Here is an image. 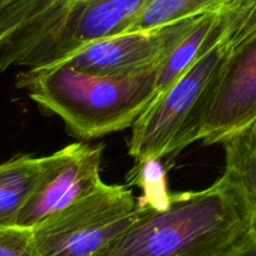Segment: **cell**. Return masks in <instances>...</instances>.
<instances>
[{"label": "cell", "instance_id": "cell-13", "mask_svg": "<svg viewBox=\"0 0 256 256\" xmlns=\"http://www.w3.org/2000/svg\"><path fill=\"white\" fill-rule=\"evenodd\" d=\"M0 256H40L32 230L22 228H0Z\"/></svg>", "mask_w": 256, "mask_h": 256}, {"label": "cell", "instance_id": "cell-14", "mask_svg": "<svg viewBox=\"0 0 256 256\" xmlns=\"http://www.w3.org/2000/svg\"><path fill=\"white\" fill-rule=\"evenodd\" d=\"M254 33H256V0L248 9V12L238 22H235L228 30V48H232L234 46L248 38Z\"/></svg>", "mask_w": 256, "mask_h": 256}, {"label": "cell", "instance_id": "cell-5", "mask_svg": "<svg viewBox=\"0 0 256 256\" xmlns=\"http://www.w3.org/2000/svg\"><path fill=\"white\" fill-rule=\"evenodd\" d=\"M201 16L102 39L60 63L90 74L104 77L144 74L164 63Z\"/></svg>", "mask_w": 256, "mask_h": 256}, {"label": "cell", "instance_id": "cell-16", "mask_svg": "<svg viewBox=\"0 0 256 256\" xmlns=\"http://www.w3.org/2000/svg\"><path fill=\"white\" fill-rule=\"evenodd\" d=\"M9 3H10V0H0V12L3 10V9L6 8Z\"/></svg>", "mask_w": 256, "mask_h": 256}, {"label": "cell", "instance_id": "cell-15", "mask_svg": "<svg viewBox=\"0 0 256 256\" xmlns=\"http://www.w3.org/2000/svg\"><path fill=\"white\" fill-rule=\"evenodd\" d=\"M226 256H256V238L250 234L246 240H244Z\"/></svg>", "mask_w": 256, "mask_h": 256}, {"label": "cell", "instance_id": "cell-2", "mask_svg": "<svg viewBox=\"0 0 256 256\" xmlns=\"http://www.w3.org/2000/svg\"><path fill=\"white\" fill-rule=\"evenodd\" d=\"M158 68L132 77H104L58 63L24 70L16 76V87L58 116L74 136L92 140L134 124L158 94Z\"/></svg>", "mask_w": 256, "mask_h": 256}, {"label": "cell", "instance_id": "cell-8", "mask_svg": "<svg viewBox=\"0 0 256 256\" xmlns=\"http://www.w3.org/2000/svg\"><path fill=\"white\" fill-rule=\"evenodd\" d=\"M90 2L93 0H10L0 12V72L16 67L36 42ZM130 2L144 10L151 0Z\"/></svg>", "mask_w": 256, "mask_h": 256}, {"label": "cell", "instance_id": "cell-3", "mask_svg": "<svg viewBox=\"0 0 256 256\" xmlns=\"http://www.w3.org/2000/svg\"><path fill=\"white\" fill-rule=\"evenodd\" d=\"M228 50V42L216 46L137 118L128 144L137 162L161 160L200 140L206 103Z\"/></svg>", "mask_w": 256, "mask_h": 256}, {"label": "cell", "instance_id": "cell-10", "mask_svg": "<svg viewBox=\"0 0 256 256\" xmlns=\"http://www.w3.org/2000/svg\"><path fill=\"white\" fill-rule=\"evenodd\" d=\"M49 161L50 154L18 156L0 164V228H16L22 210L43 177Z\"/></svg>", "mask_w": 256, "mask_h": 256}, {"label": "cell", "instance_id": "cell-1", "mask_svg": "<svg viewBox=\"0 0 256 256\" xmlns=\"http://www.w3.org/2000/svg\"><path fill=\"white\" fill-rule=\"evenodd\" d=\"M250 232L248 205L222 174L208 188L171 194L162 208L138 198L134 222L94 256H226Z\"/></svg>", "mask_w": 256, "mask_h": 256}, {"label": "cell", "instance_id": "cell-4", "mask_svg": "<svg viewBox=\"0 0 256 256\" xmlns=\"http://www.w3.org/2000/svg\"><path fill=\"white\" fill-rule=\"evenodd\" d=\"M138 200L120 184L103 182L87 198L32 230L40 256H94L134 222Z\"/></svg>", "mask_w": 256, "mask_h": 256}, {"label": "cell", "instance_id": "cell-6", "mask_svg": "<svg viewBox=\"0 0 256 256\" xmlns=\"http://www.w3.org/2000/svg\"><path fill=\"white\" fill-rule=\"evenodd\" d=\"M103 144H72L50 154V161L30 198L22 210L16 228L33 230L64 208L100 188Z\"/></svg>", "mask_w": 256, "mask_h": 256}, {"label": "cell", "instance_id": "cell-12", "mask_svg": "<svg viewBox=\"0 0 256 256\" xmlns=\"http://www.w3.org/2000/svg\"><path fill=\"white\" fill-rule=\"evenodd\" d=\"M128 180L131 184L142 187L144 196L140 200L156 208H162L168 202L171 194L167 190L166 174L160 160L137 162Z\"/></svg>", "mask_w": 256, "mask_h": 256}, {"label": "cell", "instance_id": "cell-7", "mask_svg": "<svg viewBox=\"0 0 256 256\" xmlns=\"http://www.w3.org/2000/svg\"><path fill=\"white\" fill-rule=\"evenodd\" d=\"M256 120V33L230 48L208 96L200 140L222 144Z\"/></svg>", "mask_w": 256, "mask_h": 256}, {"label": "cell", "instance_id": "cell-11", "mask_svg": "<svg viewBox=\"0 0 256 256\" xmlns=\"http://www.w3.org/2000/svg\"><path fill=\"white\" fill-rule=\"evenodd\" d=\"M225 171L241 192L250 214L251 235L256 238V120L222 142Z\"/></svg>", "mask_w": 256, "mask_h": 256}, {"label": "cell", "instance_id": "cell-9", "mask_svg": "<svg viewBox=\"0 0 256 256\" xmlns=\"http://www.w3.org/2000/svg\"><path fill=\"white\" fill-rule=\"evenodd\" d=\"M238 4L218 13L205 14L198 19L195 26L160 66L157 73L158 93L171 87L196 62L216 46L228 42L232 13Z\"/></svg>", "mask_w": 256, "mask_h": 256}]
</instances>
